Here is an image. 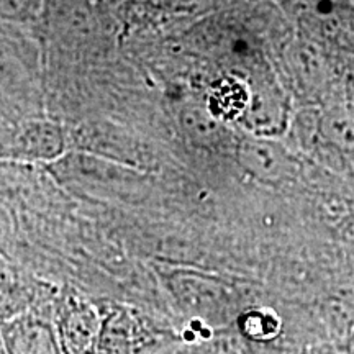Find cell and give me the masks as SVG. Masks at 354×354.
I'll return each instance as SVG.
<instances>
[{"instance_id":"6da1fadb","label":"cell","mask_w":354,"mask_h":354,"mask_svg":"<svg viewBox=\"0 0 354 354\" xmlns=\"http://www.w3.org/2000/svg\"><path fill=\"white\" fill-rule=\"evenodd\" d=\"M161 277L177 308L207 328L234 323L243 310L234 287L214 274L189 268H165Z\"/></svg>"},{"instance_id":"7a4b0ae2","label":"cell","mask_w":354,"mask_h":354,"mask_svg":"<svg viewBox=\"0 0 354 354\" xmlns=\"http://www.w3.org/2000/svg\"><path fill=\"white\" fill-rule=\"evenodd\" d=\"M95 354H156L161 335L138 308L122 302H102Z\"/></svg>"},{"instance_id":"3957f363","label":"cell","mask_w":354,"mask_h":354,"mask_svg":"<svg viewBox=\"0 0 354 354\" xmlns=\"http://www.w3.org/2000/svg\"><path fill=\"white\" fill-rule=\"evenodd\" d=\"M51 318L63 354H95L100 331L99 304L88 302L77 292H68L55 302Z\"/></svg>"},{"instance_id":"277c9868","label":"cell","mask_w":354,"mask_h":354,"mask_svg":"<svg viewBox=\"0 0 354 354\" xmlns=\"http://www.w3.org/2000/svg\"><path fill=\"white\" fill-rule=\"evenodd\" d=\"M37 102V57L19 39L0 35V104L30 110Z\"/></svg>"},{"instance_id":"5b68a950","label":"cell","mask_w":354,"mask_h":354,"mask_svg":"<svg viewBox=\"0 0 354 354\" xmlns=\"http://www.w3.org/2000/svg\"><path fill=\"white\" fill-rule=\"evenodd\" d=\"M66 154L63 128L46 118L32 117L15 130L0 135V158L12 161L56 162Z\"/></svg>"},{"instance_id":"8992f818","label":"cell","mask_w":354,"mask_h":354,"mask_svg":"<svg viewBox=\"0 0 354 354\" xmlns=\"http://www.w3.org/2000/svg\"><path fill=\"white\" fill-rule=\"evenodd\" d=\"M238 166L263 184H284L297 174V161L276 138L246 135L234 146Z\"/></svg>"},{"instance_id":"52a82bcc","label":"cell","mask_w":354,"mask_h":354,"mask_svg":"<svg viewBox=\"0 0 354 354\" xmlns=\"http://www.w3.org/2000/svg\"><path fill=\"white\" fill-rule=\"evenodd\" d=\"M41 20L66 46H86L100 30L92 0H44Z\"/></svg>"},{"instance_id":"ba28073f","label":"cell","mask_w":354,"mask_h":354,"mask_svg":"<svg viewBox=\"0 0 354 354\" xmlns=\"http://www.w3.org/2000/svg\"><path fill=\"white\" fill-rule=\"evenodd\" d=\"M0 336L7 354H63L53 318L37 308L0 323Z\"/></svg>"},{"instance_id":"9c48e42d","label":"cell","mask_w":354,"mask_h":354,"mask_svg":"<svg viewBox=\"0 0 354 354\" xmlns=\"http://www.w3.org/2000/svg\"><path fill=\"white\" fill-rule=\"evenodd\" d=\"M64 180L86 189L117 190L128 189L135 184V172L117 162L92 156V154H69L55 162Z\"/></svg>"},{"instance_id":"30bf717a","label":"cell","mask_w":354,"mask_h":354,"mask_svg":"<svg viewBox=\"0 0 354 354\" xmlns=\"http://www.w3.org/2000/svg\"><path fill=\"white\" fill-rule=\"evenodd\" d=\"M233 325L245 342L256 344L271 343L282 333V320L279 313L261 305L243 308L234 318Z\"/></svg>"},{"instance_id":"8fae6325","label":"cell","mask_w":354,"mask_h":354,"mask_svg":"<svg viewBox=\"0 0 354 354\" xmlns=\"http://www.w3.org/2000/svg\"><path fill=\"white\" fill-rule=\"evenodd\" d=\"M322 136L339 151L354 153V115L344 109L330 110L323 115Z\"/></svg>"},{"instance_id":"7c38bea8","label":"cell","mask_w":354,"mask_h":354,"mask_svg":"<svg viewBox=\"0 0 354 354\" xmlns=\"http://www.w3.org/2000/svg\"><path fill=\"white\" fill-rule=\"evenodd\" d=\"M184 128L192 140L207 143V141L215 140L220 135L221 123L218 118L210 113L209 109L202 110L197 107L187 109L183 112Z\"/></svg>"},{"instance_id":"4fadbf2b","label":"cell","mask_w":354,"mask_h":354,"mask_svg":"<svg viewBox=\"0 0 354 354\" xmlns=\"http://www.w3.org/2000/svg\"><path fill=\"white\" fill-rule=\"evenodd\" d=\"M44 0H0V20L7 24H32L41 20Z\"/></svg>"},{"instance_id":"5bb4252c","label":"cell","mask_w":354,"mask_h":354,"mask_svg":"<svg viewBox=\"0 0 354 354\" xmlns=\"http://www.w3.org/2000/svg\"><path fill=\"white\" fill-rule=\"evenodd\" d=\"M19 234L20 230L15 212L0 197V254L13 261L19 246Z\"/></svg>"},{"instance_id":"9a60e30c","label":"cell","mask_w":354,"mask_h":354,"mask_svg":"<svg viewBox=\"0 0 354 354\" xmlns=\"http://www.w3.org/2000/svg\"><path fill=\"white\" fill-rule=\"evenodd\" d=\"M159 354H185V353H183V351H177V353H159ZM192 354V353H190Z\"/></svg>"},{"instance_id":"2e32d148","label":"cell","mask_w":354,"mask_h":354,"mask_svg":"<svg viewBox=\"0 0 354 354\" xmlns=\"http://www.w3.org/2000/svg\"><path fill=\"white\" fill-rule=\"evenodd\" d=\"M0 354H7L6 349H3V344H0Z\"/></svg>"},{"instance_id":"e0dca14e","label":"cell","mask_w":354,"mask_h":354,"mask_svg":"<svg viewBox=\"0 0 354 354\" xmlns=\"http://www.w3.org/2000/svg\"><path fill=\"white\" fill-rule=\"evenodd\" d=\"M353 349H354V335H353Z\"/></svg>"},{"instance_id":"ac0fdd59","label":"cell","mask_w":354,"mask_h":354,"mask_svg":"<svg viewBox=\"0 0 354 354\" xmlns=\"http://www.w3.org/2000/svg\"><path fill=\"white\" fill-rule=\"evenodd\" d=\"M261 354V353H259ZM266 354H271V353H266Z\"/></svg>"}]
</instances>
